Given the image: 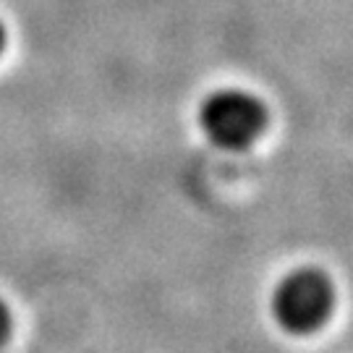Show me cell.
<instances>
[{
    "label": "cell",
    "instance_id": "cell-1",
    "mask_svg": "<svg viewBox=\"0 0 353 353\" xmlns=\"http://www.w3.org/2000/svg\"><path fill=\"white\" fill-rule=\"evenodd\" d=\"M335 306V288L319 267H296L272 290V316L293 335L319 330Z\"/></svg>",
    "mask_w": 353,
    "mask_h": 353
},
{
    "label": "cell",
    "instance_id": "cell-2",
    "mask_svg": "<svg viewBox=\"0 0 353 353\" xmlns=\"http://www.w3.org/2000/svg\"><path fill=\"white\" fill-rule=\"evenodd\" d=\"M267 108L243 89H217L199 105V128L220 150H246L262 137Z\"/></svg>",
    "mask_w": 353,
    "mask_h": 353
},
{
    "label": "cell",
    "instance_id": "cell-3",
    "mask_svg": "<svg viewBox=\"0 0 353 353\" xmlns=\"http://www.w3.org/2000/svg\"><path fill=\"white\" fill-rule=\"evenodd\" d=\"M8 335H11V312H8V306L0 301V345L8 341Z\"/></svg>",
    "mask_w": 353,
    "mask_h": 353
},
{
    "label": "cell",
    "instance_id": "cell-4",
    "mask_svg": "<svg viewBox=\"0 0 353 353\" xmlns=\"http://www.w3.org/2000/svg\"><path fill=\"white\" fill-rule=\"evenodd\" d=\"M3 48H6V26L0 21V52H3Z\"/></svg>",
    "mask_w": 353,
    "mask_h": 353
}]
</instances>
